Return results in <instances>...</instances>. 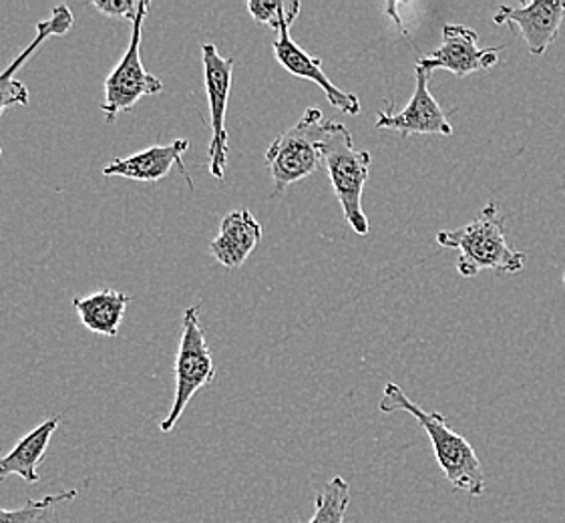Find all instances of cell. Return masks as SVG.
<instances>
[{
    "label": "cell",
    "mask_w": 565,
    "mask_h": 523,
    "mask_svg": "<svg viewBox=\"0 0 565 523\" xmlns=\"http://www.w3.org/2000/svg\"><path fill=\"white\" fill-rule=\"evenodd\" d=\"M328 121L320 109H306L296 126L276 137L266 151V166L274 182V198L286 188L300 182L322 163V139L327 136Z\"/></svg>",
    "instance_id": "4"
},
{
    "label": "cell",
    "mask_w": 565,
    "mask_h": 523,
    "mask_svg": "<svg viewBox=\"0 0 565 523\" xmlns=\"http://www.w3.org/2000/svg\"><path fill=\"white\" fill-rule=\"evenodd\" d=\"M564 286H565V273H564Z\"/></svg>",
    "instance_id": "21"
},
{
    "label": "cell",
    "mask_w": 565,
    "mask_h": 523,
    "mask_svg": "<svg viewBox=\"0 0 565 523\" xmlns=\"http://www.w3.org/2000/svg\"><path fill=\"white\" fill-rule=\"evenodd\" d=\"M129 302L131 296L111 288H103L85 298H75L73 307L77 310L81 324L85 329L107 339H115L119 334V327L124 322Z\"/></svg>",
    "instance_id": "16"
},
{
    "label": "cell",
    "mask_w": 565,
    "mask_h": 523,
    "mask_svg": "<svg viewBox=\"0 0 565 523\" xmlns=\"http://www.w3.org/2000/svg\"><path fill=\"white\" fill-rule=\"evenodd\" d=\"M149 7H151L149 0H141L139 14L131 24L134 31H131L129 46L121 61L117 63V67L105 79L102 111L107 124H115L117 115L131 111L139 99L163 92V83L148 73L141 61V39H143V24H146Z\"/></svg>",
    "instance_id": "6"
},
{
    "label": "cell",
    "mask_w": 565,
    "mask_h": 523,
    "mask_svg": "<svg viewBox=\"0 0 565 523\" xmlns=\"http://www.w3.org/2000/svg\"><path fill=\"white\" fill-rule=\"evenodd\" d=\"M379 409L388 415L408 413L425 429L433 444V453L437 457V463L441 467L447 481L451 483L452 490L465 491L473 498H481L486 493V471L473 445L459 433L452 431L441 413H427L420 409L396 383L386 385Z\"/></svg>",
    "instance_id": "1"
},
{
    "label": "cell",
    "mask_w": 565,
    "mask_h": 523,
    "mask_svg": "<svg viewBox=\"0 0 565 523\" xmlns=\"http://www.w3.org/2000/svg\"><path fill=\"white\" fill-rule=\"evenodd\" d=\"M477 41L479 34L473 29L463 24H445L441 46L435 49L427 57L418 58L417 67L425 68L427 73H433L437 68L451 71L452 75L465 79L471 73L499 65L501 51L505 46L479 49Z\"/></svg>",
    "instance_id": "8"
},
{
    "label": "cell",
    "mask_w": 565,
    "mask_h": 523,
    "mask_svg": "<svg viewBox=\"0 0 565 523\" xmlns=\"http://www.w3.org/2000/svg\"><path fill=\"white\" fill-rule=\"evenodd\" d=\"M300 2H280V0H249L248 11L256 23L268 24L276 33H280L284 24H295L300 14Z\"/></svg>",
    "instance_id": "18"
},
{
    "label": "cell",
    "mask_w": 565,
    "mask_h": 523,
    "mask_svg": "<svg viewBox=\"0 0 565 523\" xmlns=\"http://www.w3.org/2000/svg\"><path fill=\"white\" fill-rule=\"evenodd\" d=\"M215 378L214 356L200 324V307L185 308L181 329L180 351L175 356V397L170 413L159 423L161 433H170L188 409L200 388L212 385Z\"/></svg>",
    "instance_id": "5"
},
{
    "label": "cell",
    "mask_w": 565,
    "mask_h": 523,
    "mask_svg": "<svg viewBox=\"0 0 565 523\" xmlns=\"http://www.w3.org/2000/svg\"><path fill=\"white\" fill-rule=\"evenodd\" d=\"M190 149L188 139H175L168 146H151V148L137 151L129 158L124 160H114L105 170V178H125V180H134V182H161L171 168L178 163L181 175L185 178V182L193 188V182L188 175V170L183 166V153Z\"/></svg>",
    "instance_id": "13"
},
{
    "label": "cell",
    "mask_w": 565,
    "mask_h": 523,
    "mask_svg": "<svg viewBox=\"0 0 565 523\" xmlns=\"http://www.w3.org/2000/svg\"><path fill=\"white\" fill-rule=\"evenodd\" d=\"M351 503V485L342 478L328 481L317 493V512L308 523H344Z\"/></svg>",
    "instance_id": "17"
},
{
    "label": "cell",
    "mask_w": 565,
    "mask_h": 523,
    "mask_svg": "<svg viewBox=\"0 0 565 523\" xmlns=\"http://www.w3.org/2000/svg\"><path fill=\"white\" fill-rule=\"evenodd\" d=\"M202 63H204L205 93L210 103V117H212V139L207 149L210 173L215 180H224L227 168V129L226 111L232 89V73H234V58H224L212 43L202 46Z\"/></svg>",
    "instance_id": "7"
},
{
    "label": "cell",
    "mask_w": 565,
    "mask_h": 523,
    "mask_svg": "<svg viewBox=\"0 0 565 523\" xmlns=\"http://www.w3.org/2000/svg\"><path fill=\"white\" fill-rule=\"evenodd\" d=\"M97 11L111 19H125L134 24L141 9V0H93L90 2Z\"/></svg>",
    "instance_id": "20"
},
{
    "label": "cell",
    "mask_w": 565,
    "mask_h": 523,
    "mask_svg": "<svg viewBox=\"0 0 565 523\" xmlns=\"http://www.w3.org/2000/svg\"><path fill=\"white\" fill-rule=\"evenodd\" d=\"M262 224L252 216V212L242 207L222 220L220 234L210 242V252L215 260L230 270H236L262 239Z\"/></svg>",
    "instance_id": "14"
},
{
    "label": "cell",
    "mask_w": 565,
    "mask_h": 523,
    "mask_svg": "<svg viewBox=\"0 0 565 523\" xmlns=\"http://www.w3.org/2000/svg\"><path fill=\"white\" fill-rule=\"evenodd\" d=\"M73 23H75V17L67 4H58L53 9L49 19L36 23V36L33 41L24 46L21 55L12 58L9 67L0 71V115L4 114V109H9L12 105H29L31 93L23 81L17 79V73L23 68L29 58L33 57L36 49L43 45L46 39L67 34ZM0 156H2V148H0Z\"/></svg>",
    "instance_id": "12"
},
{
    "label": "cell",
    "mask_w": 565,
    "mask_h": 523,
    "mask_svg": "<svg viewBox=\"0 0 565 523\" xmlns=\"http://www.w3.org/2000/svg\"><path fill=\"white\" fill-rule=\"evenodd\" d=\"M274 49V57L282 65L288 73H292L295 77L300 79L312 81L317 83L322 92L327 93L328 103L339 109L342 114L359 115L361 114V102L354 93H347L339 89L332 81L328 79L322 61L312 55H308L302 46L296 43L290 34V24H284L278 33V39L271 43Z\"/></svg>",
    "instance_id": "11"
},
{
    "label": "cell",
    "mask_w": 565,
    "mask_h": 523,
    "mask_svg": "<svg viewBox=\"0 0 565 523\" xmlns=\"http://www.w3.org/2000/svg\"><path fill=\"white\" fill-rule=\"evenodd\" d=\"M322 161L349 226L359 236H366L371 226L362 210V192L369 180L373 156L364 149L354 148V139L347 127L328 121L327 136L322 139Z\"/></svg>",
    "instance_id": "3"
},
{
    "label": "cell",
    "mask_w": 565,
    "mask_h": 523,
    "mask_svg": "<svg viewBox=\"0 0 565 523\" xmlns=\"http://www.w3.org/2000/svg\"><path fill=\"white\" fill-rule=\"evenodd\" d=\"M77 498V490L63 491L57 495H46L43 500L29 501L19 510H2L0 508V523H43L53 505L61 501H71Z\"/></svg>",
    "instance_id": "19"
},
{
    "label": "cell",
    "mask_w": 565,
    "mask_h": 523,
    "mask_svg": "<svg viewBox=\"0 0 565 523\" xmlns=\"http://www.w3.org/2000/svg\"><path fill=\"white\" fill-rule=\"evenodd\" d=\"M415 93L407 107L398 114L381 111L376 129H391L401 136H451L452 127L443 114L441 105L429 89L430 73L415 68Z\"/></svg>",
    "instance_id": "10"
},
{
    "label": "cell",
    "mask_w": 565,
    "mask_h": 523,
    "mask_svg": "<svg viewBox=\"0 0 565 523\" xmlns=\"http://www.w3.org/2000/svg\"><path fill=\"white\" fill-rule=\"evenodd\" d=\"M58 423H61V415L46 419L29 433L9 456H0V481H4L9 476H19L31 485L36 483L39 481L36 469L45 461L46 449L53 439V433L57 431Z\"/></svg>",
    "instance_id": "15"
},
{
    "label": "cell",
    "mask_w": 565,
    "mask_h": 523,
    "mask_svg": "<svg viewBox=\"0 0 565 523\" xmlns=\"http://www.w3.org/2000/svg\"><path fill=\"white\" fill-rule=\"evenodd\" d=\"M437 242L443 248L459 252L457 270L465 278H476L481 270L520 273L527 260L525 252L509 248L505 224L495 202H489L481 214L463 228L439 232Z\"/></svg>",
    "instance_id": "2"
},
{
    "label": "cell",
    "mask_w": 565,
    "mask_h": 523,
    "mask_svg": "<svg viewBox=\"0 0 565 523\" xmlns=\"http://www.w3.org/2000/svg\"><path fill=\"white\" fill-rule=\"evenodd\" d=\"M564 17L565 0H532L521 7H499L493 21L520 34L532 55H543L557 41Z\"/></svg>",
    "instance_id": "9"
}]
</instances>
